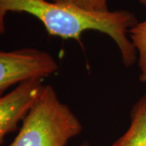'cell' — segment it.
Instances as JSON below:
<instances>
[{
	"mask_svg": "<svg viewBox=\"0 0 146 146\" xmlns=\"http://www.w3.org/2000/svg\"><path fill=\"white\" fill-rule=\"evenodd\" d=\"M8 12H25L35 16L49 35L64 40L80 42L82 34L88 30L102 33L115 42L125 67H131L137 59L127 33L139 21L129 11L97 12L48 0H0V34L5 32Z\"/></svg>",
	"mask_w": 146,
	"mask_h": 146,
	"instance_id": "1",
	"label": "cell"
},
{
	"mask_svg": "<svg viewBox=\"0 0 146 146\" xmlns=\"http://www.w3.org/2000/svg\"><path fill=\"white\" fill-rule=\"evenodd\" d=\"M81 131L77 116L59 100L52 86L47 84L43 86L22 120L17 136L8 146H67Z\"/></svg>",
	"mask_w": 146,
	"mask_h": 146,
	"instance_id": "2",
	"label": "cell"
},
{
	"mask_svg": "<svg viewBox=\"0 0 146 146\" xmlns=\"http://www.w3.org/2000/svg\"><path fill=\"white\" fill-rule=\"evenodd\" d=\"M58 65L48 52L34 48L0 50V98L7 89L30 79L52 75Z\"/></svg>",
	"mask_w": 146,
	"mask_h": 146,
	"instance_id": "3",
	"label": "cell"
},
{
	"mask_svg": "<svg viewBox=\"0 0 146 146\" xmlns=\"http://www.w3.org/2000/svg\"><path fill=\"white\" fill-rule=\"evenodd\" d=\"M43 79H30L16 85L0 98V145L5 136L16 131L43 88Z\"/></svg>",
	"mask_w": 146,
	"mask_h": 146,
	"instance_id": "4",
	"label": "cell"
},
{
	"mask_svg": "<svg viewBox=\"0 0 146 146\" xmlns=\"http://www.w3.org/2000/svg\"><path fill=\"white\" fill-rule=\"evenodd\" d=\"M130 125L111 146H146V93L133 105Z\"/></svg>",
	"mask_w": 146,
	"mask_h": 146,
	"instance_id": "5",
	"label": "cell"
},
{
	"mask_svg": "<svg viewBox=\"0 0 146 146\" xmlns=\"http://www.w3.org/2000/svg\"><path fill=\"white\" fill-rule=\"evenodd\" d=\"M130 40L138 54V65L140 68L139 80L146 84V20L138 22L130 30Z\"/></svg>",
	"mask_w": 146,
	"mask_h": 146,
	"instance_id": "6",
	"label": "cell"
},
{
	"mask_svg": "<svg viewBox=\"0 0 146 146\" xmlns=\"http://www.w3.org/2000/svg\"><path fill=\"white\" fill-rule=\"evenodd\" d=\"M56 3L74 6L84 10L97 12L109 11L108 1L109 0H52Z\"/></svg>",
	"mask_w": 146,
	"mask_h": 146,
	"instance_id": "7",
	"label": "cell"
},
{
	"mask_svg": "<svg viewBox=\"0 0 146 146\" xmlns=\"http://www.w3.org/2000/svg\"><path fill=\"white\" fill-rule=\"evenodd\" d=\"M137 2H139L141 4L144 6V7H146V0H136Z\"/></svg>",
	"mask_w": 146,
	"mask_h": 146,
	"instance_id": "8",
	"label": "cell"
},
{
	"mask_svg": "<svg viewBox=\"0 0 146 146\" xmlns=\"http://www.w3.org/2000/svg\"><path fill=\"white\" fill-rule=\"evenodd\" d=\"M80 146H91V145H90V144H89L88 141H84L83 143H82V144H81Z\"/></svg>",
	"mask_w": 146,
	"mask_h": 146,
	"instance_id": "9",
	"label": "cell"
}]
</instances>
